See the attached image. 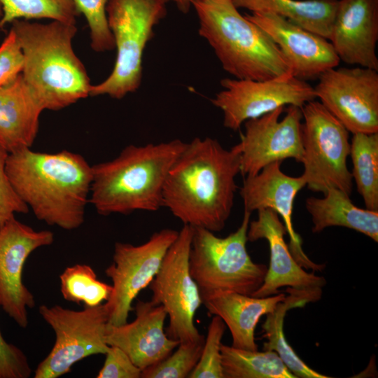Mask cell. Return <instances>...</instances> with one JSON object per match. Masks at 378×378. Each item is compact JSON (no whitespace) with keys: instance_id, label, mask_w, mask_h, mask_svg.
<instances>
[{"instance_id":"7402d4cb","label":"cell","mask_w":378,"mask_h":378,"mask_svg":"<svg viewBox=\"0 0 378 378\" xmlns=\"http://www.w3.org/2000/svg\"><path fill=\"white\" fill-rule=\"evenodd\" d=\"M43 111L22 74L0 88V148L8 154L31 148Z\"/></svg>"},{"instance_id":"8fae6325","label":"cell","mask_w":378,"mask_h":378,"mask_svg":"<svg viewBox=\"0 0 378 378\" xmlns=\"http://www.w3.org/2000/svg\"><path fill=\"white\" fill-rule=\"evenodd\" d=\"M178 234L177 230L164 228L154 232L141 245L115 244L113 262L105 270L113 282L111 295L105 303L109 324L120 326L127 322L132 302L156 275Z\"/></svg>"},{"instance_id":"2e32d148","label":"cell","mask_w":378,"mask_h":378,"mask_svg":"<svg viewBox=\"0 0 378 378\" xmlns=\"http://www.w3.org/2000/svg\"><path fill=\"white\" fill-rule=\"evenodd\" d=\"M281 161L265 166L257 174L245 177L240 189L244 210L252 213L271 209L282 218L289 236V250L296 262L304 269L322 271L326 265L312 261L302 249V241L293 225V203L298 192L306 186L301 175L293 177L281 170Z\"/></svg>"},{"instance_id":"e0dca14e","label":"cell","mask_w":378,"mask_h":378,"mask_svg":"<svg viewBox=\"0 0 378 378\" xmlns=\"http://www.w3.org/2000/svg\"><path fill=\"white\" fill-rule=\"evenodd\" d=\"M244 15L272 38L294 77L303 80L318 78L325 71L339 65L340 60L332 45L321 36L271 13Z\"/></svg>"},{"instance_id":"1f68e13d","label":"cell","mask_w":378,"mask_h":378,"mask_svg":"<svg viewBox=\"0 0 378 378\" xmlns=\"http://www.w3.org/2000/svg\"><path fill=\"white\" fill-rule=\"evenodd\" d=\"M226 325L214 315L208 326L201 357L190 378H224L220 352L221 340Z\"/></svg>"},{"instance_id":"f1b7e54d","label":"cell","mask_w":378,"mask_h":378,"mask_svg":"<svg viewBox=\"0 0 378 378\" xmlns=\"http://www.w3.org/2000/svg\"><path fill=\"white\" fill-rule=\"evenodd\" d=\"M63 298L85 307H94L107 301L113 286L97 279L93 269L85 264L66 267L59 276Z\"/></svg>"},{"instance_id":"4316f807","label":"cell","mask_w":378,"mask_h":378,"mask_svg":"<svg viewBox=\"0 0 378 378\" xmlns=\"http://www.w3.org/2000/svg\"><path fill=\"white\" fill-rule=\"evenodd\" d=\"M349 155L352 178L365 209L378 211V132L353 134Z\"/></svg>"},{"instance_id":"ffe728a7","label":"cell","mask_w":378,"mask_h":378,"mask_svg":"<svg viewBox=\"0 0 378 378\" xmlns=\"http://www.w3.org/2000/svg\"><path fill=\"white\" fill-rule=\"evenodd\" d=\"M378 0H339L330 42L340 61L378 71Z\"/></svg>"},{"instance_id":"30bf717a","label":"cell","mask_w":378,"mask_h":378,"mask_svg":"<svg viewBox=\"0 0 378 378\" xmlns=\"http://www.w3.org/2000/svg\"><path fill=\"white\" fill-rule=\"evenodd\" d=\"M192 231V226L183 225L148 285L153 293L151 301L162 304L169 316L167 335L180 342L197 341L204 337L194 322L202 302L199 287L189 270Z\"/></svg>"},{"instance_id":"277c9868","label":"cell","mask_w":378,"mask_h":378,"mask_svg":"<svg viewBox=\"0 0 378 378\" xmlns=\"http://www.w3.org/2000/svg\"><path fill=\"white\" fill-rule=\"evenodd\" d=\"M186 145L178 139L130 145L115 158L92 166L89 202L102 216L158 211L168 173Z\"/></svg>"},{"instance_id":"7c38bea8","label":"cell","mask_w":378,"mask_h":378,"mask_svg":"<svg viewBox=\"0 0 378 378\" xmlns=\"http://www.w3.org/2000/svg\"><path fill=\"white\" fill-rule=\"evenodd\" d=\"M211 102L223 114V125L233 131L244 122L286 105L302 108L315 100L314 87L293 76L265 80L224 78Z\"/></svg>"},{"instance_id":"f546056e","label":"cell","mask_w":378,"mask_h":378,"mask_svg":"<svg viewBox=\"0 0 378 378\" xmlns=\"http://www.w3.org/2000/svg\"><path fill=\"white\" fill-rule=\"evenodd\" d=\"M205 337L193 342H180L166 358L141 372L142 378H186L196 367L202 355Z\"/></svg>"},{"instance_id":"6da1fadb","label":"cell","mask_w":378,"mask_h":378,"mask_svg":"<svg viewBox=\"0 0 378 378\" xmlns=\"http://www.w3.org/2000/svg\"><path fill=\"white\" fill-rule=\"evenodd\" d=\"M240 173L237 149L215 139H193L172 166L162 194L163 206L183 225L221 231L228 220Z\"/></svg>"},{"instance_id":"52a82bcc","label":"cell","mask_w":378,"mask_h":378,"mask_svg":"<svg viewBox=\"0 0 378 378\" xmlns=\"http://www.w3.org/2000/svg\"><path fill=\"white\" fill-rule=\"evenodd\" d=\"M251 212L244 210L240 226L225 237L193 227L188 264L200 291H227L251 295L263 283L267 267L254 262L246 249Z\"/></svg>"},{"instance_id":"ac0fdd59","label":"cell","mask_w":378,"mask_h":378,"mask_svg":"<svg viewBox=\"0 0 378 378\" xmlns=\"http://www.w3.org/2000/svg\"><path fill=\"white\" fill-rule=\"evenodd\" d=\"M287 234L277 213L271 209L258 211V218L249 222L248 241L265 239L270 252V267L263 283L251 296L265 298L279 293L282 287L297 290H321L326 279L308 273L292 255L284 240Z\"/></svg>"},{"instance_id":"e575fe53","label":"cell","mask_w":378,"mask_h":378,"mask_svg":"<svg viewBox=\"0 0 378 378\" xmlns=\"http://www.w3.org/2000/svg\"><path fill=\"white\" fill-rule=\"evenodd\" d=\"M31 372L24 353L15 345L7 342L0 331V378H28Z\"/></svg>"},{"instance_id":"4fadbf2b","label":"cell","mask_w":378,"mask_h":378,"mask_svg":"<svg viewBox=\"0 0 378 378\" xmlns=\"http://www.w3.org/2000/svg\"><path fill=\"white\" fill-rule=\"evenodd\" d=\"M318 79L316 97L349 132H378L377 71L359 66L334 67Z\"/></svg>"},{"instance_id":"ab89813d","label":"cell","mask_w":378,"mask_h":378,"mask_svg":"<svg viewBox=\"0 0 378 378\" xmlns=\"http://www.w3.org/2000/svg\"><path fill=\"white\" fill-rule=\"evenodd\" d=\"M1 13H0V21H1Z\"/></svg>"},{"instance_id":"f35d334b","label":"cell","mask_w":378,"mask_h":378,"mask_svg":"<svg viewBox=\"0 0 378 378\" xmlns=\"http://www.w3.org/2000/svg\"><path fill=\"white\" fill-rule=\"evenodd\" d=\"M197 1V0H190V3H191L192 1Z\"/></svg>"},{"instance_id":"d4e9b609","label":"cell","mask_w":378,"mask_h":378,"mask_svg":"<svg viewBox=\"0 0 378 378\" xmlns=\"http://www.w3.org/2000/svg\"><path fill=\"white\" fill-rule=\"evenodd\" d=\"M237 8L266 12L329 40L339 0H232Z\"/></svg>"},{"instance_id":"5bb4252c","label":"cell","mask_w":378,"mask_h":378,"mask_svg":"<svg viewBox=\"0 0 378 378\" xmlns=\"http://www.w3.org/2000/svg\"><path fill=\"white\" fill-rule=\"evenodd\" d=\"M284 107L244 122V132L234 145L240 154V173L253 176L265 166L293 158L301 162L302 113L300 107L290 105L279 119Z\"/></svg>"},{"instance_id":"cb8c5ba5","label":"cell","mask_w":378,"mask_h":378,"mask_svg":"<svg viewBox=\"0 0 378 378\" xmlns=\"http://www.w3.org/2000/svg\"><path fill=\"white\" fill-rule=\"evenodd\" d=\"M286 291L289 295L277 304L274 312L266 314V319L262 325V337L267 340L263 343V350L276 352L296 378H329L309 368L300 359L288 343L284 332L287 311L318 301L322 290H297L288 288Z\"/></svg>"},{"instance_id":"d6a6232c","label":"cell","mask_w":378,"mask_h":378,"mask_svg":"<svg viewBox=\"0 0 378 378\" xmlns=\"http://www.w3.org/2000/svg\"><path fill=\"white\" fill-rule=\"evenodd\" d=\"M24 56L17 35L10 28L0 45V88L22 74Z\"/></svg>"},{"instance_id":"8992f818","label":"cell","mask_w":378,"mask_h":378,"mask_svg":"<svg viewBox=\"0 0 378 378\" xmlns=\"http://www.w3.org/2000/svg\"><path fill=\"white\" fill-rule=\"evenodd\" d=\"M165 0H108L106 15L116 57L109 76L92 85L90 96L120 99L134 92L142 79V60L154 28L167 13Z\"/></svg>"},{"instance_id":"9a60e30c","label":"cell","mask_w":378,"mask_h":378,"mask_svg":"<svg viewBox=\"0 0 378 378\" xmlns=\"http://www.w3.org/2000/svg\"><path fill=\"white\" fill-rule=\"evenodd\" d=\"M53 241L51 231L34 230L15 217L0 227V305L21 328L28 325L27 308L35 306L33 294L22 282L24 265L34 250Z\"/></svg>"},{"instance_id":"7a4b0ae2","label":"cell","mask_w":378,"mask_h":378,"mask_svg":"<svg viewBox=\"0 0 378 378\" xmlns=\"http://www.w3.org/2000/svg\"><path fill=\"white\" fill-rule=\"evenodd\" d=\"M6 169L17 194L37 219L66 230L83 223L92 169L81 155L27 148L9 153Z\"/></svg>"},{"instance_id":"3957f363","label":"cell","mask_w":378,"mask_h":378,"mask_svg":"<svg viewBox=\"0 0 378 378\" xmlns=\"http://www.w3.org/2000/svg\"><path fill=\"white\" fill-rule=\"evenodd\" d=\"M11 24L24 56L22 76L44 110H61L90 96L92 85L72 46L76 24Z\"/></svg>"},{"instance_id":"74e56055","label":"cell","mask_w":378,"mask_h":378,"mask_svg":"<svg viewBox=\"0 0 378 378\" xmlns=\"http://www.w3.org/2000/svg\"><path fill=\"white\" fill-rule=\"evenodd\" d=\"M0 13H1V6H0Z\"/></svg>"},{"instance_id":"484cf974","label":"cell","mask_w":378,"mask_h":378,"mask_svg":"<svg viewBox=\"0 0 378 378\" xmlns=\"http://www.w3.org/2000/svg\"><path fill=\"white\" fill-rule=\"evenodd\" d=\"M224 378H296L274 351H250L221 344Z\"/></svg>"},{"instance_id":"d6986e66","label":"cell","mask_w":378,"mask_h":378,"mask_svg":"<svg viewBox=\"0 0 378 378\" xmlns=\"http://www.w3.org/2000/svg\"><path fill=\"white\" fill-rule=\"evenodd\" d=\"M136 318L120 326L108 323L106 342L124 351L141 370L169 356L180 342L169 338L164 331L167 316L162 304L138 300Z\"/></svg>"},{"instance_id":"5b68a950","label":"cell","mask_w":378,"mask_h":378,"mask_svg":"<svg viewBox=\"0 0 378 378\" xmlns=\"http://www.w3.org/2000/svg\"><path fill=\"white\" fill-rule=\"evenodd\" d=\"M191 6L198 18L200 36L234 78L265 80L293 76L272 38L242 15L232 0H197Z\"/></svg>"},{"instance_id":"ba28073f","label":"cell","mask_w":378,"mask_h":378,"mask_svg":"<svg viewBox=\"0 0 378 378\" xmlns=\"http://www.w3.org/2000/svg\"><path fill=\"white\" fill-rule=\"evenodd\" d=\"M301 110L302 176L306 186L313 192L324 194L335 188L350 195L353 178L347 168L349 131L320 102L310 101Z\"/></svg>"},{"instance_id":"44dd1931","label":"cell","mask_w":378,"mask_h":378,"mask_svg":"<svg viewBox=\"0 0 378 378\" xmlns=\"http://www.w3.org/2000/svg\"><path fill=\"white\" fill-rule=\"evenodd\" d=\"M202 302L210 314L219 316L228 327L232 346L258 350L255 329L263 315L272 313L285 300L284 293L257 298L234 292L200 291Z\"/></svg>"},{"instance_id":"d590c367","label":"cell","mask_w":378,"mask_h":378,"mask_svg":"<svg viewBox=\"0 0 378 378\" xmlns=\"http://www.w3.org/2000/svg\"><path fill=\"white\" fill-rule=\"evenodd\" d=\"M97 378H140L142 370L118 346H110Z\"/></svg>"},{"instance_id":"603a6c76","label":"cell","mask_w":378,"mask_h":378,"mask_svg":"<svg viewBox=\"0 0 378 378\" xmlns=\"http://www.w3.org/2000/svg\"><path fill=\"white\" fill-rule=\"evenodd\" d=\"M350 195L337 188H329L323 198L311 197L305 206L312 217L314 233L328 227L340 226L359 232L378 241V211L361 209Z\"/></svg>"},{"instance_id":"83f0119b","label":"cell","mask_w":378,"mask_h":378,"mask_svg":"<svg viewBox=\"0 0 378 378\" xmlns=\"http://www.w3.org/2000/svg\"><path fill=\"white\" fill-rule=\"evenodd\" d=\"M0 27L17 20L49 19L76 23L79 13L72 0H0Z\"/></svg>"},{"instance_id":"4dcf8cb0","label":"cell","mask_w":378,"mask_h":378,"mask_svg":"<svg viewBox=\"0 0 378 378\" xmlns=\"http://www.w3.org/2000/svg\"><path fill=\"white\" fill-rule=\"evenodd\" d=\"M78 13L85 17L90 29V46L97 52L115 48L106 15L108 0H72Z\"/></svg>"},{"instance_id":"836d02e7","label":"cell","mask_w":378,"mask_h":378,"mask_svg":"<svg viewBox=\"0 0 378 378\" xmlns=\"http://www.w3.org/2000/svg\"><path fill=\"white\" fill-rule=\"evenodd\" d=\"M8 153L0 148V227L13 218L15 214H27L28 206L15 190L6 172Z\"/></svg>"},{"instance_id":"8d00e7d4","label":"cell","mask_w":378,"mask_h":378,"mask_svg":"<svg viewBox=\"0 0 378 378\" xmlns=\"http://www.w3.org/2000/svg\"><path fill=\"white\" fill-rule=\"evenodd\" d=\"M167 3H173L176 7L183 14L189 12L192 7L190 0H165Z\"/></svg>"},{"instance_id":"9c48e42d","label":"cell","mask_w":378,"mask_h":378,"mask_svg":"<svg viewBox=\"0 0 378 378\" xmlns=\"http://www.w3.org/2000/svg\"><path fill=\"white\" fill-rule=\"evenodd\" d=\"M39 313L55 333L49 354L38 364L34 378H57L70 372L79 360L109 349L105 335L108 312L105 304L81 311L60 305L39 307Z\"/></svg>"}]
</instances>
